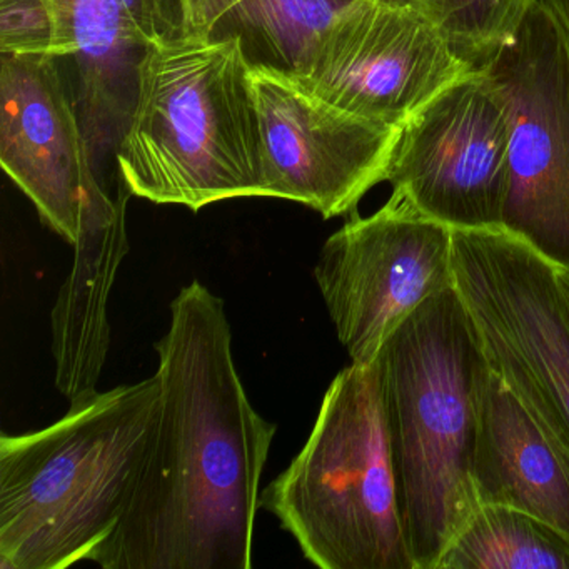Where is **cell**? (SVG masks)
<instances>
[{
	"instance_id": "obj_1",
	"label": "cell",
	"mask_w": 569,
	"mask_h": 569,
	"mask_svg": "<svg viewBox=\"0 0 569 569\" xmlns=\"http://www.w3.org/2000/svg\"><path fill=\"white\" fill-rule=\"evenodd\" d=\"M156 342L161 385L124 512L96 556L104 569H251L259 488L278 426L242 385L226 305L194 279Z\"/></svg>"
},
{
	"instance_id": "obj_2",
	"label": "cell",
	"mask_w": 569,
	"mask_h": 569,
	"mask_svg": "<svg viewBox=\"0 0 569 569\" xmlns=\"http://www.w3.org/2000/svg\"><path fill=\"white\" fill-rule=\"evenodd\" d=\"M375 365L406 541L416 569H436L479 508L471 469L489 372L456 286L422 302Z\"/></svg>"
},
{
	"instance_id": "obj_3",
	"label": "cell",
	"mask_w": 569,
	"mask_h": 569,
	"mask_svg": "<svg viewBox=\"0 0 569 569\" xmlns=\"http://www.w3.org/2000/svg\"><path fill=\"white\" fill-rule=\"evenodd\" d=\"M159 398L154 375L82 396L41 431L0 436V568L94 562L121 521Z\"/></svg>"
},
{
	"instance_id": "obj_4",
	"label": "cell",
	"mask_w": 569,
	"mask_h": 569,
	"mask_svg": "<svg viewBox=\"0 0 569 569\" xmlns=\"http://www.w3.org/2000/svg\"><path fill=\"white\" fill-rule=\"evenodd\" d=\"M116 161L131 196L154 204L198 212L264 198L261 128L241 42L174 34L152 44Z\"/></svg>"
},
{
	"instance_id": "obj_5",
	"label": "cell",
	"mask_w": 569,
	"mask_h": 569,
	"mask_svg": "<svg viewBox=\"0 0 569 569\" xmlns=\"http://www.w3.org/2000/svg\"><path fill=\"white\" fill-rule=\"evenodd\" d=\"M321 569H416L406 541L376 365L332 379L308 441L259 496Z\"/></svg>"
},
{
	"instance_id": "obj_6",
	"label": "cell",
	"mask_w": 569,
	"mask_h": 569,
	"mask_svg": "<svg viewBox=\"0 0 569 569\" xmlns=\"http://www.w3.org/2000/svg\"><path fill=\"white\" fill-rule=\"evenodd\" d=\"M452 276L489 368L569 456V306L558 268L505 229H452Z\"/></svg>"
},
{
	"instance_id": "obj_7",
	"label": "cell",
	"mask_w": 569,
	"mask_h": 569,
	"mask_svg": "<svg viewBox=\"0 0 569 569\" xmlns=\"http://www.w3.org/2000/svg\"><path fill=\"white\" fill-rule=\"evenodd\" d=\"M511 121L501 229L569 274V44L539 0L485 66Z\"/></svg>"
},
{
	"instance_id": "obj_8",
	"label": "cell",
	"mask_w": 569,
	"mask_h": 569,
	"mask_svg": "<svg viewBox=\"0 0 569 569\" xmlns=\"http://www.w3.org/2000/svg\"><path fill=\"white\" fill-rule=\"evenodd\" d=\"M315 279L352 365H375L389 336L455 284L452 229L392 192L375 214L352 212L329 236Z\"/></svg>"
},
{
	"instance_id": "obj_9",
	"label": "cell",
	"mask_w": 569,
	"mask_h": 569,
	"mask_svg": "<svg viewBox=\"0 0 569 569\" xmlns=\"http://www.w3.org/2000/svg\"><path fill=\"white\" fill-rule=\"evenodd\" d=\"M511 121L485 69L466 72L401 128L388 182L451 229H501Z\"/></svg>"
},
{
	"instance_id": "obj_10",
	"label": "cell",
	"mask_w": 569,
	"mask_h": 569,
	"mask_svg": "<svg viewBox=\"0 0 569 569\" xmlns=\"http://www.w3.org/2000/svg\"><path fill=\"white\" fill-rule=\"evenodd\" d=\"M261 128L264 198L351 216L388 181L401 128L369 121L311 94L291 76L249 66Z\"/></svg>"
},
{
	"instance_id": "obj_11",
	"label": "cell",
	"mask_w": 569,
	"mask_h": 569,
	"mask_svg": "<svg viewBox=\"0 0 569 569\" xmlns=\"http://www.w3.org/2000/svg\"><path fill=\"white\" fill-rule=\"evenodd\" d=\"M469 71L421 9L358 0L319 36L291 78L336 108L402 128Z\"/></svg>"
},
{
	"instance_id": "obj_12",
	"label": "cell",
	"mask_w": 569,
	"mask_h": 569,
	"mask_svg": "<svg viewBox=\"0 0 569 569\" xmlns=\"http://www.w3.org/2000/svg\"><path fill=\"white\" fill-rule=\"evenodd\" d=\"M91 152L58 59L0 54V162L42 221L72 246L126 212L131 196L106 192Z\"/></svg>"
},
{
	"instance_id": "obj_13",
	"label": "cell",
	"mask_w": 569,
	"mask_h": 569,
	"mask_svg": "<svg viewBox=\"0 0 569 569\" xmlns=\"http://www.w3.org/2000/svg\"><path fill=\"white\" fill-rule=\"evenodd\" d=\"M471 472L479 506H509L569 536V456L491 368Z\"/></svg>"
},
{
	"instance_id": "obj_14",
	"label": "cell",
	"mask_w": 569,
	"mask_h": 569,
	"mask_svg": "<svg viewBox=\"0 0 569 569\" xmlns=\"http://www.w3.org/2000/svg\"><path fill=\"white\" fill-rule=\"evenodd\" d=\"M54 19V58L74 62L79 119L89 146L124 134L134 109L139 64L151 42L124 0H44Z\"/></svg>"
},
{
	"instance_id": "obj_15",
	"label": "cell",
	"mask_w": 569,
	"mask_h": 569,
	"mask_svg": "<svg viewBox=\"0 0 569 569\" xmlns=\"http://www.w3.org/2000/svg\"><path fill=\"white\" fill-rule=\"evenodd\" d=\"M128 252L126 214L74 244V266L52 309L56 386L69 401L98 391L111 341L109 296Z\"/></svg>"
},
{
	"instance_id": "obj_16",
	"label": "cell",
	"mask_w": 569,
	"mask_h": 569,
	"mask_svg": "<svg viewBox=\"0 0 569 569\" xmlns=\"http://www.w3.org/2000/svg\"><path fill=\"white\" fill-rule=\"evenodd\" d=\"M172 36L241 42L249 66L296 76L319 36L358 0H171Z\"/></svg>"
},
{
	"instance_id": "obj_17",
	"label": "cell",
	"mask_w": 569,
	"mask_h": 569,
	"mask_svg": "<svg viewBox=\"0 0 569 569\" xmlns=\"http://www.w3.org/2000/svg\"><path fill=\"white\" fill-rule=\"evenodd\" d=\"M436 569H569V536L519 509L481 505Z\"/></svg>"
},
{
	"instance_id": "obj_18",
	"label": "cell",
	"mask_w": 569,
	"mask_h": 569,
	"mask_svg": "<svg viewBox=\"0 0 569 569\" xmlns=\"http://www.w3.org/2000/svg\"><path fill=\"white\" fill-rule=\"evenodd\" d=\"M529 0H419L422 14L472 71L515 38Z\"/></svg>"
},
{
	"instance_id": "obj_19",
	"label": "cell",
	"mask_w": 569,
	"mask_h": 569,
	"mask_svg": "<svg viewBox=\"0 0 569 569\" xmlns=\"http://www.w3.org/2000/svg\"><path fill=\"white\" fill-rule=\"evenodd\" d=\"M54 19L44 0H0V54L54 58Z\"/></svg>"
},
{
	"instance_id": "obj_20",
	"label": "cell",
	"mask_w": 569,
	"mask_h": 569,
	"mask_svg": "<svg viewBox=\"0 0 569 569\" xmlns=\"http://www.w3.org/2000/svg\"><path fill=\"white\" fill-rule=\"evenodd\" d=\"M539 2L558 22L559 29H561L569 44V0H539Z\"/></svg>"
},
{
	"instance_id": "obj_21",
	"label": "cell",
	"mask_w": 569,
	"mask_h": 569,
	"mask_svg": "<svg viewBox=\"0 0 569 569\" xmlns=\"http://www.w3.org/2000/svg\"><path fill=\"white\" fill-rule=\"evenodd\" d=\"M559 281H561L562 289H565L566 299H568L569 306V274L565 271H559L558 269Z\"/></svg>"
}]
</instances>
